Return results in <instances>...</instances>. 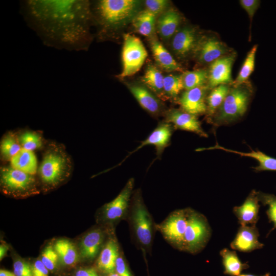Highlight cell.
Segmentation results:
<instances>
[{"label": "cell", "mask_w": 276, "mask_h": 276, "mask_svg": "<svg viewBox=\"0 0 276 276\" xmlns=\"http://www.w3.org/2000/svg\"><path fill=\"white\" fill-rule=\"evenodd\" d=\"M21 11L29 27L48 47L86 50L91 41L90 3L83 0H27Z\"/></svg>", "instance_id": "1"}, {"label": "cell", "mask_w": 276, "mask_h": 276, "mask_svg": "<svg viewBox=\"0 0 276 276\" xmlns=\"http://www.w3.org/2000/svg\"><path fill=\"white\" fill-rule=\"evenodd\" d=\"M140 2L134 0H101L94 8L95 20L99 27V36H110L133 19L138 13Z\"/></svg>", "instance_id": "2"}, {"label": "cell", "mask_w": 276, "mask_h": 276, "mask_svg": "<svg viewBox=\"0 0 276 276\" xmlns=\"http://www.w3.org/2000/svg\"><path fill=\"white\" fill-rule=\"evenodd\" d=\"M127 218L134 241L144 252H149L156 224L145 204L140 190L133 193Z\"/></svg>", "instance_id": "3"}, {"label": "cell", "mask_w": 276, "mask_h": 276, "mask_svg": "<svg viewBox=\"0 0 276 276\" xmlns=\"http://www.w3.org/2000/svg\"><path fill=\"white\" fill-rule=\"evenodd\" d=\"M72 168L71 158L63 147L50 144L43 154L38 173L42 183L53 187L66 178Z\"/></svg>", "instance_id": "4"}, {"label": "cell", "mask_w": 276, "mask_h": 276, "mask_svg": "<svg viewBox=\"0 0 276 276\" xmlns=\"http://www.w3.org/2000/svg\"><path fill=\"white\" fill-rule=\"evenodd\" d=\"M251 91L242 85L231 88L214 118L216 125L232 123L245 113L251 98Z\"/></svg>", "instance_id": "5"}, {"label": "cell", "mask_w": 276, "mask_h": 276, "mask_svg": "<svg viewBox=\"0 0 276 276\" xmlns=\"http://www.w3.org/2000/svg\"><path fill=\"white\" fill-rule=\"evenodd\" d=\"M211 236V229L206 217L189 208L182 251L192 254L199 253L205 247Z\"/></svg>", "instance_id": "6"}, {"label": "cell", "mask_w": 276, "mask_h": 276, "mask_svg": "<svg viewBox=\"0 0 276 276\" xmlns=\"http://www.w3.org/2000/svg\"><path fill=\"white\" fill-rule=\"evenodd\" d=\"M122 51L123 68L116 77L120 79L136 73L143 65L147 56V52L139 38L130 34L123 36Z\"/></svg>", "instance_id": "7"}, {"label": "cell", "mask_w": 276, "mask_h": 276, "mask_svg": "<svg viewBox=\"0 0 276 276\" xmlns=\"http://www.w3.org/2000/svg\"><path fill=\"white\" fill-rule=\"evenodd\" d=\"M189 208L171 212L160 223L156 224V229L174 248L182 251L184 237L187 226Z\"/></svg>", "instance_id": "8"}, {"label": "cell", "mask_w": 276, "mask_h": 276, "mask_svg": "<svg viewBox=\"0 0 276 276\" xmlns=\"http://www.w3.org/2000/svg\"><path fill=\"white\" fill-rule=\"evenodd\" d=\"M1 184L5 192L14 195L29 194L36 189L34 175L11 166L1 167Z\"/></svg>", "instance_id": "9"}, {"label": "cell", "mask_w": 276, "mask_h": 276, "mask_svg": "<svg viewBox=\"0 0 276 276\" xmlns=\"http://www.w3.org/2000/svg\"><path fill=\"white\" fill-rule=\"evenodd\" d=\"M133 187L134 179L131 178L128 180L119 194L103 206L102 216L104 221L114 223L127 219Z\"/></svg>", "instance_id": "10"}, {"label": "cell", "mask_w": 276, "mask_h": 276, "mask_svg": "<svg viewBox=\"0 0 276 276\" xmlns=\"http://www.w3.org/2000/svg\"><path fill=\"white\" fill-rule=\"evenodd\" d=\"M235 57L236 54L232 53L223 56L211 63L208 77L211 87L227 84L232 82V68Z\"/></svg>", "instance_id": "11"}, {"label": "cell", "mask_w": 276, "mask_h": 276, "mask_svg": "<svg viewBox=\"0 0 276 276\" xmlns=\"http://www.w3.org/2000/svg\"><path fill=\"white\" fill-rule=\"evenodd\" d=\"M259 235L256 225H241L230 246L233 249L245 252L261 249L264 245L259 242Z\"/></svg>", "instance_id": "12"}, {"label": "cell", "mask_w": 276, "mask_h": 276, "mask_svg": "<svg viewBox=\"0 0 276 276\" xmlns=\"http://www.w3.org/2000/svg\"><path fill=\"white\" fill-rule=\"evenodd\" d=\"M259 202L257 192L252 190L241 205L234 207L233 212L241 225H256L259 218Z\"/></svg>", "instance_id": "13"}, {"label": "cell", "mask_w": 276, "mask_h": 276, "mask_svg": "<svg viewBox=\"0 0 276 276\" xmlns=\"http://www.w3.org/2000/svg\"><path fill=\"white\" fill-rule=\"evenodd\" d=\"M205 89L203 86L186 90L179 99L180 104L184 110L196 116L206 112L205 102Z\"/></svg>", "instance_id": "14"}, {"label": "cell", "mask_w": 276, "mask_h": 276, "mask_svg": "<svg viewBox=\"0 0 276 276\" xmlns=\"http://www.w3.org/2000/svg\"><path fill=\"white\" fill-rule=\"evenodd\" d=\"M171 125L168 122L162 123L149 134L146 139L142 141L141 144L134 150L129 153L122 163L130 155L134 153L141 148L147 145H153L155 146L157 155H160L164 149L170 143L172 135ZM121 163H120L121 164Z\"/></svg>", "instance_id": "15"}, {"label": "cell", "mask_w": 276, "mask_h": 276, "mask_svg": "<svg viewBox=\"0 0 276 276\" xmlns=\"http://www.w3.org/2000/svg\"><path fill=\"white\" fill-rule=\"evenodd\" d=\"M167 122L172 123L177 129L192 132L200 136L208 137L196 116L186 111L178 110L170 111L167 116Z\"/></svg>", "instance_id": "16"}, {"label": "cell", "mask_w": 276, "mask_h": 276, "mask_svg": "<svg viewBox=\"0 0 276 276\" xmlns=\"http://www.w3.org/2000/svg\"><path fill=\"white\" fill-rule=\"evenodd\" d=\"M221 150L227 152L233 153L242 156H246L256 159L259 165L253 168L256 172L264 171H276V158L270 156L259 150H251L250 152H240L224 148L218 144L209 148H200L199 151L210 150Z\"/></svg>", "instance_id": "17"}, {"label": "cell", "mask_w": 276, "mask_h": 276, "mask_svg": "<svg viewBox=\"0 0 276 276\" xmlns=\"http://www.w3.org/2000/svg\"><path fill=\"white\" fill-rule=\"evenodd\" d=\"M198 37L195 31L190 28H185L177 32L173 37L172 47L179 56L183 57L197 47Z\"/></svg>", "instance_id": "18"}, {"label": "cell", "mask_w": 276, "mask_h": 276, "mask_svg": "<svg viewBox=\"0 0 276 276\" xmlns=\"http://www.w3.org/2000/svg\"><path fill=\"white\" fill-rule=\"evenodd\" d=\"M119 247L117 240L111 238L107 241L101 250L97 260V266L106 273L114 272L116 260L120 255Z\"/></svg>", "instance_id": "19"}, {"label": "cell", "mask_w": 276, "mask_h": 276, "mask_svg": "<svg viewBox=\"0 0 276 276\" xmlns=\"http://www.w3.org/2000/svg\"><path fill=\"white\" fill-rule=\"evenodd\" d=\"M128 87L144 109L153 114L159 113L161 110L160 102L147 88L138 84H129Z\"/></svg>", "instance_id": "20"}, {"label": "cell", "mask_w": 276, "mask_h": 276, "mask_svg": "<svg viewBox=\"0 0 276 276\" xmlns=\"http://www.w3.org/2000/svg\"><path fill=\"white\" fill-rule=\"evenodd\" d=\"M228 51V48L223 42L214 37L209 38L200 45L199 59L203 63H212Z\"/></svg>", "instance_id": "21"}, {"label": "cell", "mask_w": 276, "mask_h": 276, "mask_svg": "<svg viewBox=\"0 0 276 276\" xmlns=\"http://www.w3.org/2000/svg\"><path fill=\"white\" fill-rule=\"evenodd\" d=\"M104 237L103 232L100 228L93 229L87 233L81 242L82 257L88 260L94 259L99 252Z\"/></svg>", "instance_id": "22"}, {"label": "cell", "mask_w": 276, "mask_h": 276, "mask_svg": "<svg viewBox=\"0 0 276 276\" xmlns=\"http://www.w3.org/2000/svg\"><path fill=\"white\" fill-rule=\"evenodd\" d=\"M150 44L155 61L161 68L167 72L182 71L181 66L158 40L153 39Z\"/></svg>", "instance_id": "23"}, {"label": "cell", "mask_w": 276, "mask_h": 276, "mask_svg": "<svg viewBox=\"0 0 276 276\" xmlns=\"http://www.w3.org/2000/svg\"><path fill=\"white\" fill-rule=\"evenodd\" d=\"M179 14L174 9H170L163 13L156 22L157 31L164 39L172 37L176 32L180 22Z\"/></svg>", "instance_id": "24"}, {"label": "cell", "mask_w": 276, "mask_h": 276, "mask_svg": "<svg viewBox=\"0 0 276 276\" xmlns=\"http://www.w3.org/2000/svg\"><path fill=\"white\" fill-rule=\"evenodd\" d=\"M13 168L34 175L38 172L37 160L33 151L22 148L10 160Z\"/></svg>", "instance_id": "25"}, {"label": "cell", "mask_w": 276, "mask_h": 276, "mask_svg": "<svg viewBox=\"0 0 276 276\" xmlns=\"http://www.w3.org/2000/svg\"><path fill=\"white\" fill-rule=\"evenodd\" d=\"M220 255L222 259L224 274L238 276L243 270L249 267L247 262H241L235 251L224 248L220 251Z\"/></svg>", "instance_id": "26"}, {"label": "cell", "mask_w": 276, "mask_h": 276, "mask_svg": "<svg viewBox=\"0 0 276 276\" xmlns=\"http://www.w3.org/2000/svg\"><path fill=\"white\" fill-rule=\"evenodd\" d=\"M164 79L161 72L155 66L149 65L142 78L146 86L159 97H165L164 91Z\"/></svg>", "instance_id": "27"}, {"label": "cell", "mask_w": 276, "mask_h": 276, "mask_svg": "<svg viewBox=\"0 0 276 276\" xmlns=\"http://www.w3.org/2000/svg\"><path fill=\"white\" fill-rule=\"evenodd\" d=\"M132 25L140 34L151 36L155 30L156 15L145 10L139 12L132 20Z\"/></svg>", "instance_id": "28"}, {"label": "cell", "mask_w": 276, "mask_h": 276, "mask_svg": "<svg viewBox=\"0 0 276 276\" xmlns=\"http://www.w3.org/2000/svg\"><path fill=\"white\" fill-rule=\"evenodd\" d=\"M61 262L66 265H72L78 260V253L74 245L67 239H59L54 247Z\"/></svg>", "instance_id": "29"}, {"label": "cell", "mask_w": 276, "mask_h": 276, "mask_svg": "<svg viewBox=\"0 0 276 276\" xmlns=\"http://www.w3.org/2000/svg\"><path fill=\"white\" fill-rule=\"evenodd\" d=\"M21 149L18 136L14 133L9 132L3 137L1 142V158L3 160L10 161Z\"/></svg>", "instance_id": "30"}, {"label": "cell", "mask_w": 276, "mask_h": 276, "mask_svg": "<svg viewBox=\"0 0 276 276\" xmlns=\"http://www.w3.org/2000/svg\"><path fill=\"white\" fill-rule=\"evenodd\" d=\"M227 84H221L214 87L207 98V110L210 114H214L221 105L230 90Z\"/></svg>", "instance_id": "31"}, {"label": "cell", "mask_w": 276, "mask_h": 276, "mask_svg": "<svg viewBox=\"0 0 276 276\" xmlns=\"http://www.w3.org/2000/svg\"><path fill=\"white\" fill-rule=\"evenodd\" d=\"M257 49L258 45L256 44L247 53L238 76L234 82V87H237L244 83L254 71Z\"/></svg>", "instance_id": "32"}, {"label": "cell", "mask_w": 276, "mask_h": 276, "mask_svg": "<svg viewBox=\"0 0 276 276\" xmlns=\"http://www.w3.org/2000/svg\"><path fill=\"white\" fill-rule=\"evenodd\" d=\"M184 88L189 90L202 86L208 80L209 74L204 70L187 71L181 75Z\"/></svg>", "instance_id": "33"}, {"label": "cell", "mask_w": 276, "mask_h": 276, "mask_svg": "<svg viewBox=\"0 0 276 276\" xmlns=\"http://www.w3.org/2000/svg\"><path fill=\"white\" fill-rule=\"evenodd\" d=\"M183 89L181 75H169L164 77V91L166 97L176 98Z\"/></svg>", "instance_id": "34"}, {"label": "cell", "mask_w": 276, "mask_h": 276, "mask_svg": "<svg viewBox=\"0 0 276 276\" xmlns=\"http://www.w3.org/2000/svg\"><path fill=\"white\" fill-rule=\"evenodd\" d=\"M18 137L21 148L24 149L33 151L42 146V136L38 132L26 131L18 136Z\"/></svg>", "instance_id": "35"}, {"label": "cell", "mask_w": 276, "mask_h": 276, "mask_svg": "<svg viewBox=\"0 0 276 276\" xmlns=\"http://www.w3.org/2000/svg\"><path fill=\"white\" fill-rule=\"evenodd\" d=\"M259 201L264 205H268V209L266 214L269 222H272L273 226L269 231V235L273 230L276 229V196L273 194L257 192Z\"/></svg>", "instance_id": "36"}, {"label": "cell", "mask_w": 276, "mask_h": 276, "mask_svg": "<svg viewBox=\"0 0 276 276\" xmlns=\"http://www.w3.org/2000/svg\"><path fill=\"white\" fill-rule=\"evenodd\" d=\"M58 257L54 248L48 246L42 252L41 261L49 270H52L56 266Z\"/></svg>", "instance_id": "37"}, {"label": "cell", "mask_w": 276, "mask_h": 276, "mask_svg": "<svg viewBox=\"0 0 276 276\" xmlns=\"http://www.w3.org/2000/svg\"><path fill=\"white\" fill-rule=\"evenodd\" d=\"M168 4L165 0H147L145 1L146 10L156 16L162 12Z\"/></svg>", "instance_id": "38"}, {"label": "cell", "mask_w": 276, "mask_h": 276, "mask_svg": "<svg viewBox=\"0 0 276 276\" xmlns=\"http://www.w3.org/2000/svg\"><path fill=\"white\" fill-rule=\"evenodd\" d=\"M14 273L16 276H33L32 269L26 261L18 260L13 264Z\"/></svg>", "instance_id": "39"}, {"label": "cell", "mask_w": 276, "mask_h": 276, "mask_svg": "<svg viewBox=\"0 0 276 276\" xmlns=\"http://www.w3.org/2000/svg\"><path fill=\"white\" fill-rule=\"evenodd\" d=\"M240 4L247 12L250 21H251L255 13L260 6V1L258 0H241Z\"/></svg>", "instance_id": "40"}, {"label": "cell", "mask_w": 276, "mask_h": 276, "mask_svg": "<svg viewBox=\"0 0 276 276\" xmlns=\"http://www.w3.org/2000/svg\"><path fill=\"white\" fill-rule=\"evenodd\" d=\"M120 253L116 262L115 270L117 273L120 276H132L124 258Z\"/></svg>", "instance_id": "41"}, {"label": "cell", "mask_w": 276, "mask_h": 276, "mask_svg": "<svg viewBox=\"0 0 276 276\" xmlns=\"http://www.w3.org/2000/svg\"><path fill=\"white\" fill-rule=\"evenodd\" d=\"M32 269L33 276H48L49 269L40 260L34 262Z\"/></svg>", "instance_id": "42"}, {"label": "cell", "mask_w": 276, "mask_h": 276, "mask_svg": "<svg viewBox=\"0 0 276 276\" xmlns=\"http://www.w3.org/2000/svg\"><path fill=\"white\" fill-rule=\"evenodd\" d=\"M75 276H99L96 270L93 268H87L78 270Z\"/></svg>", "instance_id": "43"}, {"label": "cell", "mask_w": 276, "mask_h": 276, "mask_svg": "<svg viewBox=\"0 0 276 276\" xmlns=\"http://www.w3.org/2000/svg\"><path fill=\"white\" fill-rule=\"evenodd\" d=\"M9 249L7 245L2 244L0 246V259L2 260L6 255Z\"/></svg>", "instance_id": "44"}, {"label": "cell", "mask_w": 276, "mask_h": 276, "mask_svg": "<svg viewBox=\"0 0 276 276\" xmlns=\"http://www.w3.org/2000/svg\"><path fill=\"white\" fill-rule=\"evenodd\" d=\"M0 276H16L14 273L8 270L1 269L0 271Z\"/></svg>", "instance_id": "45"}, {"label": "cell", "mask_w": 276, "mask_h": 276, "mask_svg": "<svg viewBox=\"0 0 276 276\" xmlns=\"http://www.w3.org/2000/svg\"><path fill=\"white\" fill-rule=\"evenodd\" d=\"M270 273L269 272H267V273H266L265 274H263L262 275H260V276H270ZM238 276H258V275H256L252 274H250V273H243V274H240Z\"/></svg>", "instance_id": "46"}, {"label": "cell", "mask_w": 276, "mask_h": 276, "mask_svg": "<svg viewBox=\"0 0 276 276\" xmlns=\"http://www.w3.org/2000/svg\"><path fill=\"white\" fill-rule=\"evenodd\" d=\"M109 276H120L117 273L113 272L110 273Z\"/></svg>", "instance_id": "47"}]
</instances>
